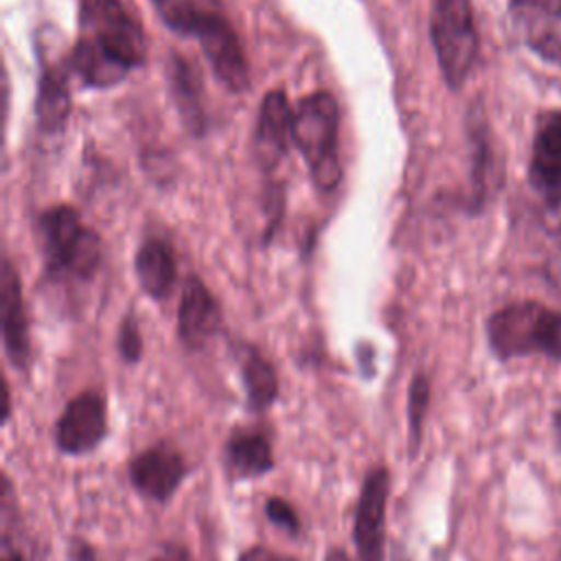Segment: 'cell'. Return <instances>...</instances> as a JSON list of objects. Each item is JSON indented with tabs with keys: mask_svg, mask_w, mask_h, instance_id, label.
<instances>
[{
	"mask_svg": "<svg viewBox=\"0 0 561 561\" xmlns=\"http://www.w3.org/2000/svg\"><path fill=\"white\" fill-rule=\"evenodd\" d=\"M145 57V31L121 0H81L79 39L68 68L85 85L112 88L142 66Z\"/></svg>",
	"mask_w": 561,
	"mask_h": 561,
	"instance_id": "1",
	"label": "cell"
},
{
	"mask_svg": "<svg viewBox=\"0 0 561 561\" xmlns=\"http://www.w3.org/2000/svg\"><path fill=\"white\" fill-rule=\"evenodd\" d=\"M162 22L199 42L215 77L234 94L250 88V66L241 39L217 0H153Z\"/></svg>",
	"mask_w": 561,
	"mask_h": 561,
	"instance_id": "2",
	"label": "cell"
},
{
	"mask_svg": "<svg viewBox=\"0 0 561 561\" xmlns=\"http://www.w3.org/2000/svg\"><path fill=\"white\" fill-rule=\"evenodd\" d=\"M489 351L500 362L543 355L561 364V311L539 300H515L484 322Z\"/></svg>",
	"mask_w": 561,
	"mask_h": 561,
	"instance_id": "3",
	"label": "cell"
},
{
	"mask_svg": "<svg viewBox=\"0 0 561 561\" xmlns=\"http://www.w3.org/2000/svg\"><path fill=\"white\" fill-rule=\"evenodd\" d=\"M337 129L340 107L331 92L318 90L298 101L294 112L291 140L300 149L311 182L320 191H333L342 182Z\"/></svg>",
	"mask_w": 561,
	"mask_h": 561,
	"instance_id": "4",
	"label": "cell"
},
{
	"mask_svg": "<svg viewBox=\"0 0 561 561\" xmlns=\"http://www.w3.org/2000/svg\"><path fill=\"white\" fill-rule=\"evenodd\" d=\"M39 234L46 272L55 278L88 280L96 274L103 259L99 234L83 226L72 206H53L39 215Z\"/></svg>",
	"mask_w": 561,
	"mask_h": 561,
	"instance_id": "5",
	"label": "cell"
},
{
	"mask_svg": "<svg viewBox=\"0 0 561 561\" xmlns=\"http://www.w3.org/2000/svg\"><path fill=\"white\" fill-rule=\"evenodd\" d=\"M430 39L449 90H460L480 57L471 0H432Z\"/></svg>",
	"mask_w": 561,
	"mask_h": 561,
	"instance_id": "6",
	"label": "cell"
},
{
	"mask_svg": "<svg viewBox=\"0 0 561 561\" xmlns=\"http://www.w3.org/2000/svg\"><path fill=\"white\" fill-rule=\"evenodd\" d=\"M110 434L107 401L101 390L85 388L70 397L53 425L55 449L70 458L96 451Z\"/></svg>",
	"mask_w": 561,
	"mask_h": 561,
	"instance_id": "7",
	"label": "cell"
},
{
	"mask_svg": "<svg viewBox=\"0 0 561 561\" xmlns=\"http://www.w3.org/2000/svg\"><path fill=\"white\" fill-rule=\"evenodd\" d=\"M390 486L392 473L386 465H373L362 478L353 511V548L357 561L386 559V513Z\"/></svg>",
	"mask_w": 561,
	"mask_h": 561,
	"instance_id": "8",
	"label": "cell"
},
{
	"mask_svg": "<svg viewBox=\"0 0 561 561\" xmlns=\"http://www.w3.org/2000/svg\"><path fill=\"white\" fill-rule=\"evenodd\" d=\"M191 467L184 454L171 440H156L136 451L127 462L131 489L156 504H167L188 478Z\"/></svg>",
	"mask_w": 561,
	"mask_h": 561,
	"instance_id": "9",
	"label": "cell"
},
{
	"mask_svg": "<svg viewBox=\"0 0 561 561\" xmlns=\"http://www.w3.org/2000/svg\"><path fill=\"white\" fill-rule=\"evenodd\" d=\"M528 184L548 210H561V110L537 116L528 156Z\"/></svg>",
	"mask_w": 561,
	"mask_h": 561,
	"instance_id": "10",
	"label": "cell"
},
{
	"mask_svg": "<svg viewBox=\"0 0 561 561\" xmlns=\"http://www.w3.org/2000/svg\"><path fill=\"white\" fill-rule=\"evenodd\" d=\"M519 42L543 64L561 66V0H508Z\"/></svg>",
	"mask_w": 561,
	"mask_h": 561,
	"instance_id": "11",
	"label": "cell"
},
{
	"mask_svg": "<svg viewBox=\"0 0 561 561\" xmlns=\"http://www.w3.org/2000/svg\"><path fill=\"white\" fill-rule=\"evenodd\" d=\"M224 473L230 482L267 476L276 467L272 434L263 425H234L221 447Z\"/></svg>",
	"mask_w": 561,
	"mask_h": 561,
	"instance_id": "12",
	"label": "cell"
},
{
	"mask_svg": "<svg viewBox=\"0 0 561 561\" xmlns=\"http://www.w3.org/2000/svg\"><path fill=\"white\" fill-rule=\"evenodd\" d=\"M467 136L471 147V169H469L471 191L467 197V210L476 215L486 206L493 191L502 186V169H497V162H495L491 127L484 116L482 101H476L469 107Z\"/></svg>",
	"mask_w": 561,
	"mask_h": 561,
	"instance_id": "13",
	"label": "cell"
},
{
	"mask_svg": "<svg viewBox=\"0 0 561 561\" xmlns=\"http://www.w3.org/2000/svg\"><path fill=\"white\" fill-rule=\"evenodd\" d=\"M0 320L4 355L15 370L26 373L31 366V333L20 274L11 259L2 261L0 272Z\"/></svg>",
	"mask_w": 561,
	"mask_h": 561,
	"instance_id": "14",
	"label": "cell"
},
{
	"mask_svg": "<svg viewBox=\"0 0 561 561\" xmlns=\"http://www.w3.org/2000/svg\"><path fill=\"white\" fill-rule=\"evenodd\" d=\"M221 329V309L210 289L188 276L178 307V340L188 351L204 348Z\"/></svg>",
	"mask_w": 561,
	"mask_h": 561,
	"instance_id": "15",
	"label": "cell"
},
{
	"mask_svg": "<svg viewBox=\"0 0 561 561\" xmlns=\"http://www.w3.org/2000/svg\"><path fill=\"white\" fill-rule=\"evenodd\" d=\"M294 114L283 90H270L259 107L254 127V156L261 169L272 171L287 153Z\"/></svg>",
	"mask_w": 561,
	"mask_h": 561,
	"instance_id": "16",
	"label": "cell"
},
{
	"mask_svg": "<svg viewBox=\"0 0 561 561\" xmlns=\"http://www.w3.org/2000/svg\"><path fill=\"white\" fill-rule=\"evenodd\" d=\"M239 375L245 394V410L254 416H263L280 394V381L274 364L252 344L239 346Z\"/></svg>",
	"mask_w": 561,
	"mask_h": 561,
	"instance_id": "17",
	"label": "cell"
},
{
	"mask_svg": "<svg viewBox=\"0 0 561 561\" xmlns=\"http://www.w3.org/2000/svg\"><path fill=\"white\" fill-rule=\"evenodd\" d=\"M136 278L142 291L153 300H164L175 283V259L173 250L164 239H147L134 259Z\"/></svg>",
	"mask_w": 561,
	"mask_h": 561,
	"instance_id": "18",
	"label": "cell"
},
{
	"mask_svg": "<svg viewBox=\"0 0 561 561\" xmlns=\"http://www.w3.org/2000/svg\"><path fill=\"white\" fill-rule=\"evenodd\" d=\"M68 77L64 68L48 66L42 70L35 96V118L44 134H59L66 127L70 114Z\"/></svg>",
	"mask_w": 561,
	"mask_h": 561,
	"instance_id": "19",
	"label": "cell"
},
{
	"mask_svg": "<svg viewBox=\"0 0 561 561\" xmlns=\"http://www.w3.org/2000/svg\"><path fill=\"white\" fill-rule=\"evenodd\" d=\"M169 83L173 90L175 107L184 121V125L191 129V134L202 136L206 129V114L202 103V81L195 68L186 64L184 57L178 53L169 55Z\"/></svg>",
	"mask_w": 561,
	"mask_h": 561,
	"instance_id": "20",
	"label": "cell"
},
{
	"mask_svg": "<svg viewBox=\"0 0 561 561\" xmlns=\"http://www.w3.org/2000/svg\"><path fill=\"white\" fill-rule=\"evenodd\" d=\"M430 399H432L430 377H427V373L416 370L412 375V379L408 383V392H405V432H408V456L410 458H416V454L421 449Z\"/></svg>",
	"mask_w": 561,
	"mask_h": 561,
	"instance_id": "21",
	"label": "cell"
},
{
	"mask_svg": "<svg viewBox=\"0 0 561 561\" xmlns=\"http://www.w3.org/2000/svg\"><path fill=\"white\" fill-rule=\"evenodd\" d=\"M263 513L272 526L287 533L289 537H298L302 533V519L287 497L270 495L263 504Z\"/></svg>",
	"mask_w": 561,
	"mask_h": 561,
	"instance_id": "22",
	"label": "cell"
},
{
	"mask_svg": "<svg viewBox=\"0 0 561 561\" xmlns=\"http://www.w3.org/2000/svg\"><path fill=\"white\" fill-rule=\"evenodd\" d=\"M116 351H118L121 359L129 366H134L142 359V335H140V329H138L134 316H125L121 320L118 335H116Z\"/></svg>",
	"mask_w": 561,
	"mask_h": 561,
	"instance_id": "23",
	"label": "cell"
},
{
	"mask_svg": "<svg viewBox=\"0 0 561 561\" xmlns=\"http://www.w3.org/2000/svg\"><path fill=\"white\" fill-rule=\"evenodd\" d=\"M237 561H298V557L287 554V552H278L274 548L256 543V546H250V548L241 550Z\"/></svg>",
	"mask_w": 561,
	"mask_h": 561,
	"instance_id": "24",
	"label": "cell"
},
{
	"mask_svg": "<svg viewBox=\"0 0 561 561\" xmlns=\"http://www.w3.org/2000/svg\"><path fill=\"white\" fill-rule=\"evenodd\" d=\"M66 559L68 561H101L96 548L79 535H72L66 543Z\"/></svg>",
	"mask_w": 561,
	"mask_h": 561,
	"instance_id": "25",
	"label": "cell"
},
{
	"mask_svg": "<svg viewBox=\"0 0 561 561\" xmlns=\"http://www.w3.org/2000/svg\"><path fill=\"white\" fill-rule=\"evenodd\" d=\"M149 561H195L193 552L180 541H162Z\"/></svg>",
	"mask_w": 561,
	"mask_h": 561,
	"instance_id": "26",
	"label": "cell"
},
{
	"mask_svg": "<svg viewBox=\"0 0 561 561\" xmlns=\"http://www.w3.org/2000/svg\"><path fill=\"white\" fill-rule=\"evenodd\" d=\"M0 561H26L22 548L18 546V541H13L9 528H4V533H2V541H0Z\"/></svg>",
	"mask_w": 561,
	"mask_h": 561,
	"instance_id": "27",
	"label": "cell"
},
{
	"mask_svg": "<svg viewBox=\"0 0 561 561\" xmlns=\"http://www.w3.org/2000/svg\"><path fill=\"white\" fill-rule=\"evenodd\" d=\"M322 561H353V559H351V554L344 548H329L324 552Z\"/></svg>",
	"mask_w": 561,
	"mask_h": 561,
	"instance_id": "28",
	"label": "cell"
},
{
	"mask_svg": "<svg viewBox=\"0 0 561 561\" xmlns=\"http://www.w3.org/2000/svg\"><path fill=\"white\" fill-rule=\"evenodd\" d=\"M390 561H412V557L405 552V548L401 543H394L392 552H390Z\"/></svg>",
	"mask_w": 561,
	"mask_h": 561,
	"instance_id": "29",
	"label": "cell"
},
{
	"mask_svg": "<svg viewBox=\"0 0 561 561\" xmlns=\"http://www.w3.org/2000/svg\"><path fill=\"white\" fill-rule=\"evenodd\" d=\"M554 434H557V440H559V447H561V410L554 412Z\"/></svg>",
	"mask_w": 561,
	"mask_h": 561,
	"instance_id": "30",
	"label": "cell"
}]
</instances>
